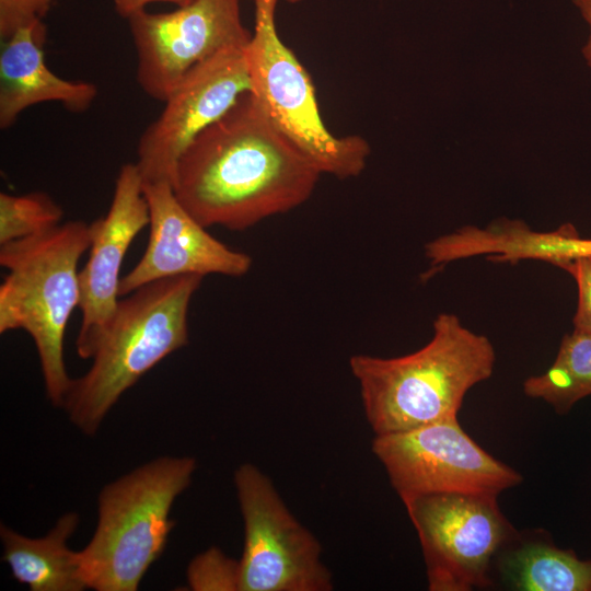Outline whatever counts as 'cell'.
<instances>
[{
    "label": "cell",
    "mask_w": 591,
    "mask_h": 591,
    "mask_svg": "<svg viewBox=\"0 0 591 591\" xmlns=\"http://www.w3.org/2000/svg\"><path fill=\"white\" fill-rule=\"evenodd\" d=\"M321 175L250 92L183 152L172 186L205 228L241 231L305 202Z\"/></svg>",
    "instance_id": "6da1fadb"
},
{
    "label": "cell",
    "mask_w": 591,
    "mask_h": 591,
    "mask_svg": "<svg viewBox=\"0 0 591 591\" xmlns=\"http://www.w3.org/2000/svg\"><path fill=\"white\" fill-rule=\"evenodd\" d=\"M432 328L430 340L414 352L350 358L375 436L457 418L466 393L491 376L496 352L487 336L465 327L453 313H440Z\"/></svg>",
    "instance_id": "7a4b0ae2"
},
{
    "label": "cell",
    "mask_w": 591,
    "mask_h": 591,
    "mask_svg": "<svg viewBox=\"0 0 591 591\" xmlns=\"http://www.w3.org/2000/svg\"><path fill=\"white\" fill-rule=\"evenodd\" d=\"M202 278L161 279L119 300L91 368L72 379L62 404L69 420L84 434L94 436L128 389L188 344V308Z\"/></svg>",
    "instance_id": "3957f363"
},
{
    "label": "cell",
    "mask_w": 591,
    "mask_h": 591,
    "mask_svg": "<svg viewBox=\"0 0 591 591\" xmlns=\"http://www.w3.org/2000/svg\"><path fill=\"white\" fill-rule=\"evenodd\" d=\"M89 247V224L79 220L0 247V265L8 269L0 286V333L23 329L32 337L47 398L60 407L72 381L65 333L80 304L78 264Z\"/></svg>",
    "instance_id": "277c9868"
},
{
    "label": "cell",
    "mask_w": 591,
    "mask_h": 591,
    "mask_svg": "<svg viewBox=\"0 0 591 591\" xmlns=\"http://www.w3.org/2000/svg\"><path fill=\"white\" fill-rule=\"evenodd\" d=\"M196 466L192 456H159L102 488L94 534L78 552L88 589L138 590L164 552L172 507Z\"/></svg>",
    "instance_id": "5b68a950"
},
{
    "label": "cell",
    "mask_w": 591,
    "mask_h": 591,
    "mask_svg": "<svg viewBox=\"0 0 591 591\" xmlns=\"http://www.w3.org/2000/svg\"><path fill=\"white\" fill-rule=\"evenodd\" d=\"M255 1L246 46L252 93L277 129L322 173L340 179L362 173L370 155L360 136L337 137L323 121L310 74L278 35V0Z\"/></svg>",
    "instance_id": "8992f818"
},
{
    "label": "cell",
    "mask_w": 591,
    "mask_h": 591,
    "mask_svg": "<svg viewBox=\"0 0 591 591\" xmlns=\"http://www.w3.org/2000/svg\"><path fill=\"white\" fill-rule=\"evenodd\" d=\"M244 524L240 591H331L317 538L290 512L270 478L252 463L234 472Z\"/></svg>",
    "instance_id": "52a82bcc"
},
{
    "label": "cell",
    "mask_w": 591,
    "mask_h": 591,
    "mask_svg": "<svg viewBox=\"0 0 591 591\" xmlns=\"http://www.w3.org/2000/svg\"><path fill=\"white\" fill-rule=\"evenodd\" d=\"M371 447L403 503L438 494L498 497L522 482L515 470L476 443L457 418L376 434Z\"/></svg>",
    "instance_id": "ba28073f"
},
{
    "label": "cell",
    "mask_w": 591,
    "mask_h": 591,
    "mask_svg": "<svg viewBox=\"0 0 591 591\" xmlns=\"http://www.w3.org/2000/svg\"><path fill=\"white\" fill-rule=\"evenodd\" d=\"M497 498L438 494L404 503L420 542L430 591L491 584L490 561L512 532Z\"/></svg>",
    "instance_id": "9c48e42d"
},
{
    "label": "cell",
    "mask_w": 591,
    "mask_h": 591,
    "mask_svg": "<svg viewBox=\"0 0 591 591\" xmlns=\"http://www.w3.org/2000/svg\"><path fill=\"white\" fill-rule=\"evenodd\" d=\"M241 0H193L170 12L139 11L127 19L142 91L164 102L196 65L230 47H244Z\"/></svg>",
    "instance_id": "30bf717a"
},
{
    "label": "cell",
    "mask_w": 591,
    "mask_h": 591,
    "mask_svg": "<svg viewBox=\"0 0 591 591\" xmlns=\"http://www.w3.org/2000/svg\"><path fill=\"white\" fill-rule=\"evenodd\" d=\"M246 46L223 49L196 65L172 90L138 141L136 164L143 182L172 184L188 146L252 92Z\"/></svg>",
    "instance_id": "8fae6325"
},
{
    "label": "cell",
    "mask_w": 591,
    "mask_h": 591,
    "mask_svg": "<svg viewBox=\"0 0 591 591\" xmlns=\"http://www.w3.org/2000/svg\"><path fill=\"white\" fill-rule=\"evenodd\" d=\"M149 220L142 176L136 163H126L116 177L108 211L89 224V258L79 271L82 320L76 347L82 359L92 358L112 323L124 257Z\"/></svg>",
    "instance_id": "7c38bea8"
},
{
    "label": "cell",
    "mask_w": 591,
    "mask_h": 591,
    "mask_svg": "<svg viewBox=\"0 0 591 591\" xmlns=\"http://www.w3.org/2000/svg\"><path fill=\"white\" fill-rule=\"evenodd\" d=\"M149 208V241L137 265L119 282V296L171 277L217 274L241 277L250 255L213 237L178 201L170 182H143Z\"/></svg>",
    "instance_id": "4fadbf2b"
},
{
    "label": "cell",
    "mask_w": 591,
    "mask_h": 591,
    "mask_svg": "<svg viewBox=\"0 0 591 591\" xmlns=\"http://www.w3.org/2000/svg\"><path fill=\"white\" fill-rule=\"evenodd\" d=\"M47 28L43 20L18 28L2 39L0 53V128L8 129L27 107L60 103L67 111L82 113L97 95L95 84L66 80L45 62Z\"/></svg>",
    "instance_id": "5bb4252c"
},
{
    "label": "cell",
    "mask_w": 591,
    "mask_h": 591,
    "mask_svg": "<svg viewBox=\"0 0 591 591\" xmlns=\"http://www.w3.org/2000/svg\"><path fill=\"white\" fill-rule=\"evenodd\" d=\"M79 525V515H61L44 536L32 538L1 524L5 561L15 580L32 591H82L88 589L78 552L68 542Z\"/></svg>",
    "instance_id": "9a60e30c"
},
{
    "label": "cell",
    "mask_w": 591,
    "mask_h": 591,
    "mask_svg": "<svg viewBox=\"0 0 591 591\" xmlns=\"http://www.w3.org/2000/svg\"><path fill=\"white\" fill-rule=\"evenodd\" d=\"M505 577L521 591H591V559L544 542L513 551L503 563Z\"/></svg>",
    "instance_id": "2e32d148"
},
{
    "label": "cell",
    "mask_w": 591,
    "mask_h": 591,
    "mask_svg": "<svg viewBox=\"0 0 591 591\" xmlns=\"http://www.w3.org/2000/svg\"><path fill=\"white\" fill-rule=\"evenodd\" d=\"M523 392L566 414L591 395V335L573 329L559 345L554 362L543 373L529 376Z\"/></svg>",
    "instance_id": "e0dca14e"
},
{
    "label": "cell",
    "mask_w": 591,
    "mask_h": 591,
    "mask_svg": "<svg viewBox=\"0 0 591 591\" xmlns=\"http://www.w3.org/2000/svg\"><path fill=\"white\" fill-rule=\"evenodd\" d=\"M62 208L46 193L0 194V245L38 235L60 224Z\"/></svg>",
    "instance_id": "ac0fdd59"
},
{
    "label": "cell",
    "mask_w": 591,
    "mask_h": 591,
    "mask_svg": "<svg viewBox=\"0 0 591 591\" xmlns=\"http://www.w3.org/2000/svg\"><path fill=\"white\" fill-rule=\"evenodd\" d=\"M187 582L195 591H240V560L228 557L218 547H210L188 565Z\"/></svg>",
    "instance_id": "d6986e66"
},
{
    "label": "cell",
    "mask_w": 591,
    "mask_h": 591,
    "mask_svg": "<svg viewBox=\"0 0 591 591\" xmlns=\"http://www.w3.org/2000/svg\"><path fill=\"white\" fill-rule=\"evenodd\" d=\"M571 275L577 285L578 301L573 329L591 335V254L579 255L558 266Z\"/></svg>",
    "instance_id": "ffe728a7"
},
{
    "label": "cell",
    "mask_w": 591,
    "mask_h": 591,
    "mask_svg": "<svg viewBox=\"0 0 591 591\" xmlns=\"http://www.w3.org/2000/svg\"><path fill=\"white\" fill-rule=\"evenodd\" d=\"M54 0H0V37L5 39L18 28L43 20Z\"/></svg>",
    "instance_id": "44dd1931"
},
{
    "label": "cell",
    "mask_w": 591,
    "mask_h": 591,
    "mask_svg": "<svg viewBox=\"0 0 591 591\" xmlns=\"http://www.w3.org/2000/svg\"><path fill=\"white\" fill-rule=\"evenodd\" d=\"M193 0H114V7L118 15L126 20L132 14L146 10V8L154 2H167L182 7L188 4Z\"/></svg>",
    "instance_id": "7402d4cb"
},
{
    "label": "cell",
    "mask_w": 591,
    "mask_h": 591,
    "mask_svg": "<svg viewBox=\"0 0 591 591\" xmlns=\"http://www.w3.org/2000/svg\"><path fill=\"white\" fill-rule=\"evenodd\" d=\"M571 2L589 28V34L581 48V53L587 66L591 69V0H571Z\"/></svg>",
    "instance_id": "603a6c76"
},
{
    "label": "cell",
    "mask_w": 591,
    "mask_h": 591,
    "mask_svg": "<svg viewBox=\"0 0 591 591\" xmlns=\"http://www.w3.org/2000/svg\"><path fill=\"white\" fill-rule=\"evenodd\" d=\"M288 1L291 2V3H296V2H299L301 0H288Z\"/></svg>",
    "instance_id": "cb8c5ba5"
}]
</instances>
